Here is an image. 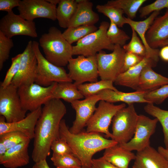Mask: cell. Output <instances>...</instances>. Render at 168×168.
I'll list each match as a JSON object with an SVG mask.
<instances>
[{"label":"cell","mask_w":168,"mask_h":168,"mask_svg":"<svg viewBox=\"0 0 168 168\" xmlns=\"http://www.w3.org/2000/svg\"><path fill=\"white\" fill-rule=\"evenodd\" d=\"M29 139L7 149L6 153L0 157V164L7 168H17L25 166L30 161L28 148Z\"/></svg>","instance_id":"obj_19"},{"label":"cell","mask_w":168,"mask_h":168,"mask_svg":"<svg viewBox=\"0 0 168 168\" xmlns=\"http://www.w3.org/2000/svg\"><path fill=\"white\" fill-rule=\"evenodd\" d=\"M146 92L136 91L131 92H124L114 91L110 89L104 90L99 92L97 95L100 100L113 103L122 102L128 105L135 103H151L144 98Z\"/></svg>","instance_id":"obj_24"},{"label":"cell","mask_w":168,"mask_h":168,"mask_svg":"<svg viewBox=\"0 0 168 168\" xmlns=\"http://www.w3.org/2000/svg\"><path fill=\"white\" fill-rule=\"evenodd\" d=\"M144 58L134 54L126 52L121 73L138 64Z\"/></svg>","instance_id":"obj_43"},{"label":"cell","mask_w":168,"mask_h":168,"mask_svg":"<svg viewBox=\"0 0 168 168\" xmlns=\"http://www.w3.org/2000/svg\"><path fill=\"white\" fill-rule=\"evenodd\" d=\"M147 114L156 118L162 125L165 148H168V110L161 109L152 103H147L144 107Z\"/></svg>","instance_id":"obj_30"},{"label":"cell","mask_w":168,"mask_h":168,"mask_svg":"<svg viewBox=\"0 0 168 168\" xmlns=\"http://www.w3.org/2000/svg\"><path fill=\"white\" fill-rule=\"evenodd\" d=\"M126 106L124 103L115 105L113 103L100 100L86 125V132L103 133L107 138L112 139V134L109 131L110 124L116 113Z\"/></svg>","instance_id":"obj_10"},{"label":"cell","mask_w":168,"mask_h":168,"mask_svg":"<svg viewBox=\"0 0 168 168\" xmlns=\"http://www.w3.org/2000/svg\"><path fill=\"white\" fill-rule=\"evenodd\" d=\"M126 52L118 45H115L112 52L107 54L101 50L96 54L99 76L101 80L114 82L121 73Z\"/></svg>","instance_id":"obj_7"},{"label":"cell","mask_w":168,"mask_h":168,"mask_svg":"<svg viewBox=\"0 0 168 168\" xmlns=\"http://www.w3.org/2000/svg\"><path fill=\"white\" fill-rule=\"evenodd\" d=\"M157 63L151 58L144 57L138 64L119 74L114 82L116 85L129 87L136 91L139 77L143 68L148 65L154 67Z\"/></svg>","instance_id":"obj_21"},{"label":"cell","mask_w":168,"mask_h":168,"mask_svg":"<svg viewBox=\"0 0 168 168\" xmlns=\"http://www.w3.org/2000/svg\"><path fill=\"white\" fill-rule=\"evenodd\" d=\"M138 116L133 104L119 110L112 120V139L119 144L129 142L134 136Z\"/></svg>","instance_id":"obj_5"},{"label":"cell","mask_w":168,"mask_h":168,"mask_svg":"<svg viewBox=\"0 0 168 168\" xmlns=\"http://www.w3.org/2000/svg\"><path fill=\"white\" fill-rule=\"evenodd\" d=\"M100 100L99 96L96 95L70 103L76 112L75 119L69 129L71 133L76 134L82 131L95 112L96 104Z\"/></svg>","instance_id":"obj_16"},{"label":"cell","mask_w":168,"mask_h":168,"mask_svg":"<svg viewBox=\"0 0 168 168\" xmlns=\"http://www.w3.org/2000/svg\"><path fill=\"white\" fill-rule=\"evenodd\" d=\"M68 68L70 78L77 86L89 82L98 81L99 76L96 55L87 57L79 55L69 61Z\"/></svg>","instance_id":"obj_9"},{"label":"cell","mask_w":168,"mask_h":168,"mask_svg":"<svg viewBox=\"0 0 168 168\" xmlns=\"http://www.w3.org/2000/svg\"><path fill=\"white\" fill-rule=\"evenodd\" d=\"M32 168H51L49 167L46 161V160H41L38 162L35 163Z\"/></svg>","instance_id":"obj_47"},{"label":"cell","mask_w":168,"mask_h":168,"mask_svg":"<svg viewBox=\"0 0 168 168\" xmlns=\"http://www.w3.org/2000/svg\"><path fill=\"white\" fill-rule=\"evenodd\" d=\"M59 132L60 138L68 143L73 154L81 161V168H91L92 157L96 153L118 143L99 133L82 131L72 133L63 119L60 124Z\"/></svg>","instance_id":"obj_2"},{"label":"cell","mask_w":168,"mask_h":168,"mask_svg":"<svg viewBox=\"0 0 168 168\" xmlns=\"http://www.w3.org/2000/svg\"><path fill=\"white\" fill-rule=\"evenodd\" d=\"M166 45H168V39L165 41V42L163 43L162 47Z\"/></svg>","instance_id":"obj_51"},{"label":"cell","mask_w":168,"mask_h":168,"mask_svg":"<svg viewBox=\"0 0 168 168\" xmlns=\"http://www.w3.org/2000/svg\"><path fill=\"white\" fill-rule=\"evenodd\" d=\"M0 31L11 39L17 35L32 38L38 36L35 22L25 20L13 11L7 13L1 19Z\"/></svg>","instance_id":"obj_14"},{"label":"cell","mask_w":168,"mask_h":168,"mask_svg":"<svg viewBox=\"0 0 168 168\" xmlns=\"http://www.w3.org/2000/svg\"><path fill=\"white\" fill-rule=\"evenodd\" d=\"M158 151L167 160L168 162V149L162 146H159Z\"/></svg>","instance_id":"obj_48"},{"label":"cell","mask_w":168,"mask_h":168,"mask_svg":"<svg viewBox=\"0 0 168 168\" xmlns=\"http://www.w3.org/2000/svg\"><path fill=\"white\" fill-rule=\"evenodd\" d=\"M72 82L57 83L53 91L52 99H62L71 103L84 97L78 89L77 86Z\"/></svg>","instance_id":"obj_27"},{"label":"cell","mask_w":168,"mask_h":168,"mask_svg":"<svg viewBox=\"0 0 168 168\" xmlns=\"http://www.w3.org/2000/svg\"><path fill=\"white\" fill-rule=\"evenodd\" d=\"M56 168H81L80 161L73 154L62 155L53 154L51 158Z\"/></svg>","instance_id":"obj_34"},{"label":"cell","mask_w":168,"mask_h":168,"mask_svg":"<svg viewBox=\"0 0 168 168\" xmlns=\"http://www.w3.org/2000/svg\"><path fill=\"white\" fill-rule=\"evenodd\" d=\"M107 35L111 43L123 47L130 38L129 36L113 21H110Z\"/></svg>","instance_id":"obj_35"},{"label":"cell","mask_w":168,"mask_h":168,"mask_svg":"<svg viewBox=\"0 0 168 168\" xmlns=\"http://www.w3.org/2000/svg\"><path fill=\"white\" fill-rule=\"evenodd\" d=\"M66 112L60 99H52L44 105L35 130L32 157L35 163L50 155L52 142L60 138V124Z\"/></svg>","instance_id":"obj_1"},{"label":"cell","mask_w":168,"mask_h":168,"mask_svg":"<svg viewBox=\"0 0 168 168\" xmlns=\"http://www.w3.org/2000/svg\"><path fill=\"white\" fill-rule=\"evenodd\" d=\"M47 1L51 4L56 6L57 4L59 3L60 0H48Z\"/></svg>","instance_id":"obj_50"},{"label":"cell","mask_w":168,"mask_h":168,"mask_svg":"<svg viewBox=\"0 0 168 168\" xmlns=\"http://www.w3.org/2000/svg\"><path fill=\"white\" fill-rule=\"evenodd\" d=\"M97 11L109 18L119 27H122L126 24V17L121 9L105 5H98L96 7Z\"/></svg>","instance_id":"obj_33"},{"label":"cell","mask_w":168,"mask_h":168,"mask_svg":"<svg viewBox=\"0 0 168 168\" xmlns=\"http://www.w3.org/2000/svg\"><path fill=\"white\" fill-rule=\"evenodd\" d=\"M39 45L45 58L53 64L63 67L68 64L73 55V46L63 37L62 33L55 26L50 27L40 38Z\"/></svg>","instance_id":"obj_3"},{"label":"cell","mask_w":168,"mask_h":168,"mask_svg":"<svg viewBox=\"0 0 168 168\" xmlns=\"http://www.w3.org/2000/svg\"><path fill=\"white\" fill-rule=\"evenodd\" d=\"M57 7L45 0L20 1L17 9L19 15L25 20L34 21L35 19L43 18L55 21Z\"/></svg>","instance_id":"obj_15"},{"label":"cell","mask_w":168,"mask_h":168,"mask_svg":"<svg viewBox=\"0 0 168 168\" xmlns=\"http://www.w3.org/2000/svg\"><path fill=\"white\" fill-rule=\"evenodd\" d=\"M166 149H168V148H166Z\"/></svg>","instance_id":"obj_52"},{"label":"cell","mask_w":168,"mask_h":168,"mask_svg":"<svg viewBox=\"0 0 168 168\" xmlns=\"http://www.w3.org/2000/svg\"><path fill=\"white\" fill-rule=\"evenodd\" d=\"M20 0H0V10L7 12V13L12 11V9L18 7Z\"/></svg>","instance_id":"obj_44"},{"label":"cell","mask_w":168,"mask_h":168,"mask_svg":"<svg viewBox=\"0 0 168 168\" xmlns=\"http://www.w3.org/2000/svg\"><path fill=\"white\" fill-rule=\"evenodd\" d=\"M158 122L156 118L152 119L144 115H139L133 138L127 143L119 144L131 151H139L150 146V138L155 133Z\"/></svg>","instance_id":"obj_12"},{"label":"cell","mask_w":168,"mask_h":168,"mask_svg":"<svg viewBox=\"0 0 168 168\" xmlns=\"http://www.w3.org/2000/svg\"><path fill=\"white\" fill-rule=\"evenodd\" d=\"M42 110L40 107L30 112L23 119L12 123L6 122L5 117L0 115V135L10 132L18 131L25 134L30 140L34 139L35 127Z\"/></svg>","instance_id":"obj_17"},{"label":"cell","mask_w":168,"mask_h":168,"mask_svg":"<svg viewBox=\"0 0 168 168\" xmlns=\"http://www.w3.org/2000/svg\"><path fill=\"white\" fill-rule=\"evenodd\" d=\"M29 139L25 134L18 131L10 132L0 135V142L7 149Z\"/></svg>","instance_id":"obj_37"},{"label":"cell","mask_w":168,"mask_h":168,"mask_svg":"<svg viewBox=\"0 0 168 168\" xmlns=\"http://www.w3.org/2000/svg\"><path fill=\"white\" fill-rule=\"evenodd\" d=\"M146 39L152 49L162 47L168 39V8L162 16L156 18L146 34Z\"/></svg>","instance_id":"obj_18"},{"label":"cell","mask_w":168,"mask_h":168,"mask_svg":"<svg viewBox=\"0 0 168 168\" xmlns=\"http://www.w3.org/2000/svg\"><path fill=\"white\" fill-rule=\"evenodd\" d=\"M164 8H168V0H156L141 7L139 10L140 16L143 18L154 12H160Z\"/></svg>","instance_id":"obj_41"},{"label":"cell","mask_w":168,"mask_h":168,"mask_svg":"<svg viewBox=\"0 0 168 168\" xmlns=\"http://www.w3.org/2000/svg\"><path fill=\"white\" fill-rule=\"evenodd\" d=\"M77 3L75 0H60L57 7L56 19L59 26L68 28L69 22L74 14Z\"/></svg>","instance_id":"obj_28"},{"label":"cell","mask_w":168,"mask_h":168,"mask_svg":"<svg viewBox=\"0 0 168 168\" xmlns=\"http://www.w3.org/2000/svg\"><path fill=\"white\" fill-rule=\"evenodd\" d=\"M7 150L4 144L0 142V157L4 155Z\"/></svg>","instance_id":"obj_49"},{"label":"cell","mask_w":168,"mask_h":168,"mask_svg":"<svg viewBox=\"0 0 168 168\" xmlns=\"http://www.w3.org/2000/svg\"><path fill=\"white\" fill-rule=\"evenodd\" d=\"M132 168H168V162L150 146L137 152Z\"/></svg>","instance_id":"obj_20"},{"label":"cell","mask_w":168,"mask_h":168,"mask_svg":"<svg viewBox=\"0 0 168 168\" xmlns=\"http://www.w3.org/2000/svg\"><path fill=\"white\" fill-rule=\"evenodd\" d=\"M113 83V82L111 81L101 80L95 82L83 83L77 86V87L79 91L86 98L97 95L104 90L118 91L114 86Z\"/></svg>","instance_id":"obj_31"},{"label":"cell","mask_w":168,"mask_h":168,"mask_svg":"<svg viewBox=\"0 0 168 168\" xmlns=\"http://www.w3.org/2000/svg\"><path fill=\"white\" fill-rule=\"evenodd\" d=\"M32 46L38 63L37 75L35 83L47 87L55 82H72L63 67L53 64L43 56L39 49V44L37 41H33Z\"/></svg>","instance_id":"obj_6"},{"label":"cell","mask_w":168,"mask_h":168,"mask_svg":"<svg viewBox=\"0 0 168 168\" xmlns=\"http://www.w3.org/2000/svg\"><path fill=\"white\" fill-rule=\"evenodd\" d=\"M50 148L53 151V154L62 155L73 154L72 150L68 143L60 138L52 142Z\"/></svg>","instance_id":"obj_42"},{"label":"cell","mask_w":168,"mask_h":168,"mask_svg":"<svg viewBox=\"0 0 168 168\" xmlns=\"http://www.w3.org/2000/svg\"><path fill=\"white\" fill-rule=\"evenodd\" d=\"M110 24L107 21H102L96 31L77 41L73 46V55L87 57L96 55L103 49L113 51L115 45L111 43L107 35Z\"/></svg>","instance_id":"obj_4"},{"label":"cell","mask_w":168,"mask_h":168,"mask_svg":"<svg viewBox=\"0 0 168 168\" xmlns=\"http://www.w3.org/2000/svg\"><path fill=\"white\" fill-rule=\"evenodd\" d=\"M97 29V28L95 25L69 27L67 28L62 33V35L64 38L72 44Z\"/></svg>","instance_id":"obj_32"},{"label":"cell","mask_w":168,"mask_h":168,"mask_svg":"<svg viewBox=\"0 0 168 168\" xmlns=\"http://www.w3.org/2000/svg\"><path fill=\"white\" fill-rule=\"evenodd\" d=\"M152 68L151 65H148L143 68L139 77L136 91L147 93L168 84V78L156 72Z\"/></svg>","instance_id":"obj_26"},{"label":"cell","mask_w":168,"mask_h":168,"mask_svg":"<svg viewBox=\"0 0 168 168\" xmlns=\"http://www.w3.org/2000/svg\"><path fill=\"white\" fill-rule=\"evenodd\" d=\"M14 46L12 40L0 31V70L4 63L9 58L10 50Z\"/></svg>","instance_id":"obj_38"},{"label":"cell","mask_w":168,"mask_h":168,"mask_svg":"<svg viewBox=\"0 0 168 168\" xmlns=\"http://www.w3.org/2000/svg\"><path fill=\"white\" fill-rule=\"evenodd\" d=\"M27 111L22 106L18 88L12 84L5 87L0 86V115L5 117L6 122L23 119Z\"/></svg>","instance_id":"obj_11"},{"label":"cell","mask_w":168,"mask_h":168,"mask_svg":"<svg viewBox=\"0 0 168 168\" xmlns=\"http://www.w3.org/2000/svg\"><path fill=\"white\" fill-rule=\"evenodd\" d=\"M130 42L123 48L126 52L131 53L143 58L149 57L146 48L136 32L133 29ZM150 58V57H149Z\"/></svg>","instance_id":"obj_36"},{"label":"cell","mask_w":168,"mask_h":168,"mask_svg":"<svg viewBox=\"0 0 168 168\" xmlns=\"http://www.w3.org/2000/svg\"><path fill=\"white\" fill-rule=\"evenodd\" d=\"M159 56L163 61L168 62V45L162 47L159 50Z\"/></svg>","instance_id":"obj_46"},{"label":"cell","mask_w":168,"mask_h":168,"mask_svg":"<svg viewBox=\"0 0 168 168\" xmlns=\"http://www.w3.org/2000/svg\"><path fill=\"white\" fill-rule=\"evenodd\" d=\"M32 42L29 41L21 53L19 70L11 83L18 88L22 85L35 82L38 63L33 49Z\"/></svg>","instance_id":"obj_13"},{"label":"cell","mask_w":168,"mask_h":168,"mask_svg":"<svg viewBox=\"0 0 168 168\" xmlns=\"http://www.w3.org/2000/svg\"><path fill=\"white\" fill-rule=\"evenodd\" d=\"M21 55V54H20L12 58L11 66L7 71L3 81L1 83L0 86L5 87L11 84L12 80L19 70Z\"/></svg>","instance_id":"obj_40"},{"label":"cell","mask_w":168,"mask_h":168,"mask_svg":"<svg viewBox=\"0 0 168 168\" xmlns=\"http://www.w3.org/2000/svg\"><path fill=\"white\" fill-rule=\"evenodd\" d=\"M75 0L77 3V8L68 27L94 25L99 20V16L93 10V3L87 0Z\"/></svg>","instance_id":"obj_22"},{"label":"cell","mask_w":168,"mask_h":168,"mask_svg":"<svg viewBox=\"0 0 168 168\" xmlns=\"http://www.w3.org/2000/svg\"><path fill=\"white\" fill-rule=\"evenodd\" d=\"M57 83L44 86L35 83L22 85L18 92L22 106L26 111L35 110L52 99L53 91Z\"/></svg>","instance_id":"obj_8"},{"label":"cell","mask_w":168,"mask_h":168,"mask_svg":"<svg viewBox=\"0 0 168 168\" xmlns=\"http://www.w3.org/2000/svg\"><path fill=\"white\" fill-rule=\"evenodd\" d=\"M102 159L119 168H128L130 161L135 160V155L117 143L105 149Z\"/></svg>","instance_id":"obj_25"},{"label":"cell","mask_w":168,"mask_h":168,"mask_svg":"<svg viewBox=\"0 0 168 168\" xmlns=\"http://www.w3.org/2000/svg\"><path fill=\"white\" fill-rule=\"evenodd\" d=\"M160 14V12H155L146 19L142 21H135L126 17V24L129 25L138 35L145 46L148 56L158 62L159 60V50L152 49L148 45L146 39V34L155 19Z\"/></svg>","instance_id":"obj_23"},{"label":"cell","mask_w":168,"mask_h":168,"mask_svg":"<svg viewBox=\"0 0 168 168\" xmlns=\"http://www.w3.org/2000/svg\"><path fill=\"white\" fill-rule=\"evenodd\" d=\"M168 97V84L154 91L146 93L145 99L149 102L157 105L161 104Z\"/></svg>","instance_id":"obj_39"},{"label":"cell","mask_w":168,"mask_h":168,"mask_svg":"<svg viewBox=\"0 0 168 168\" xmlns=\"http://www.w3.org/2000/svg\"><path fill=\"white\" fill-rule=\"evenodd\" d=\"M146 0H112L105 5L122 9L128 17L132 20L136 16L138 11Z\"/></svg>","instance_id":"obj_29"},{"label":"cell","mask_w":168,"mask_h":168,"mask_svg":"<svg viewBox=\"0 0 168 168\" xmlns=\"http://www.w3.org/2000/svg\"><path fill=\"white\" fill-rule=\"evenodd\" d=\"M91 168H119L112 165L101 157L92 159Z\"/></svg>","instance_id":"obj_45"}]
</instances>
